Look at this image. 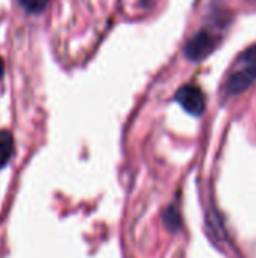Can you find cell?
Here are the masks:
<instances>
[{"label":"cell","mask_w":256,"mask_h":258,"mask_svg":"<svg viewBox=\"0 0 256 258\" xmlns=\"http://www.w3.org/2000/svg\"><path fill=\"white\" fill-rule=\"evenodd\" d=\"M14 154V136L8 130H0V168L6 166Z\"/></svg>","instance_id":"obj_4"},{"label":"cell","mask_w":256,"mask_h":258,"mask_svg":"<svg viewBox=\"0 0 256 258\" xmlns=\"http://www.w3.org/2000/svg\"><path fill=\"white\" fill-rule=\"evenodd\" d=\"M238 63L241 65V70L234 73L226 82V92L231 95L243 92L253 80H256V45L247 48L240 56Z\"/></svg>","instance_id":"obj_1"},{"label":"cell","mask_w":256,"mask_h":258,"mask_svg":"<svg viewBox=\"0 0 256 258\" xmlns=\"http://www.w3.org/2000/svg\"><path fill=\"white\" fill-rule=\"evenodd\" d=\"M175 100L181 104V107L190 115H202L205 110V95L201 88L195 85H186L180 88L175 94Z\"/></svg>","instance_id":"obj_2"},{"label":"cell","mask_w":256,"mask_h":258,"mask_svg":"<svg viewBox=\"0 0 256 258\" xmlns=\"http://www.w3.org/2000/svg\"><path fill=\"white\" fill-rule=\"evenodd\" d=\"M21 8L29 14H41L50 3V0H18Z\"/></svg>","instance_id":"obj_5"},{"label":"cell","mask_w":256,"mask_h":258,"mask_svg":"<svg viewBox=\"0 0 256 258\" xmlns=\"http://www.w3.org/2000/svg\"><path fill=\"white\" fill-rule=\"evenodd\" d=\"M216 48V39L205 30L198 32L184 47V54L190 60H202Z\"/></svg>","instance_id":"obj_3"},{"label":"cell","mask_w":256,"mask_h":258,"mask_svg":"<svg viewBox=\"0 0 256 258\" xmlns=\"http://www.w3.org/2000/svg\"><path fill=\"white\" fill-rule=\"evenodd\" d=\"M3 74H5V62H3V59H2V56H0V80H2V77H3Z\"/></svg>","instance_id":"obj_6"}]
</instances>
